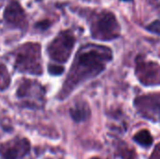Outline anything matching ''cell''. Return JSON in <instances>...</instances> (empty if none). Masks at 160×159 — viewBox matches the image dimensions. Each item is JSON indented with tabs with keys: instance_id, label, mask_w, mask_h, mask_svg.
Wrapping results in <instances>:
<instances>
[{
	"instance_id": "11",
	"label": "cell",
	"mask_w": 160,
	"mask_h": 159,
	"mask_svg": "<svg viewBox=\"0 0 160 159\" xmlns=\"http://www.w3.org/2000/svg\"><path fill=\"white\" fill-rule=\"evenodd\" d=\"M133 141L142 148H150L154 143V138L152 134L146 129H142L137 132L133 136Z\"/></svg>"
},
{
	"instance_id": "9",
	"label": "cell",
	"mask_w": 160,
	"mask_h": 159,
	"mask_svg": "<svg viewBox=\"0 0 160 159\" xmlns=\"http://www.w3.org/2000/svg\"><path fill=\"white\" fill-rule=\"evenodd\" d=\"M4 18L5 20L16 26V27H23L25 24V14L23 9L22 8V7L20 6V4L17 1H11L8 7L5 9V13H4Z\"/></svg>"
},
{
	"instance_id": "3",
	"label": "cell",
	"mask_w": 160,
	"mask_h": 159,
	"mask_svg": "<svg viewBox=\"0 0 160 159\" xmlns=\"http://www.w3.org/2000/svg\"><path fill=\"white\" fill-rule=\"evenodd\" d=\"M120 31L116 17L110 11L97 13L91 19V34L95 39L112 40L120 36Z\"/></svg>"
},
{
	"instance_id": "15",
	"label": "cell",
	"mask_w": 160,
	"mask_h": 159,
	"mask_svg": "<svg viewBox=\"0 0 160 159\" xmlns=\"http://www.w3.org/2000/svg\"><path fill=\"white\" fill-rule=\"evenodd\" d=\"M37 25H38V28H41L42 30H45V29H47L50 26V22L48 21H43V22H38Z\"/></svg>"
},
{
	"instance_id": "17",
	"label": "cell",
	"mask_w": 160,
	"mask_h": 159,
	"mask_svg": "<svg viewBox=\"0 0 160 159\" xmlns=\"http://www.w3.org/2000/svg\"><path fill=\"white\" fill-rule=\"evenodd\" d=\"M90 159H100V158H98V157H91Z\"/></svg>"
},
{
	"instance_id": "13",
	"label": "cell",
	"mask_w": 160,
	"mask_h": 159,
	"mask_svg": "<svg viewBox=\"0 0 160 159\" xmlns=\"http://www.w3.org/2000/svg\"><path fill=\"white\" fill-rule=\"evenodd\" d=\"M65 68L63 66L60 65H55V64H50L48 66V71L52 76H60L63 74Z\"/></svg>"
},
{
	"instance_id": "14",
	"label": "cell",
	"mask_w": 160,
	"mask_h": 159,
	"mask_svg": "<svg viewBox=\"0 0 160 159\" xmlns=\"http://www.w3.org/2000/svg\"><path fill=\"white\" fill-rule=\"evenodd\" d=\"M146 30L151 32V33L160 35V21L158 20V21H155V22H151L149 25L146 26Z\"/></svg>"
},
{
	"instance_id": "12",
	"label": "cell",
	"mask_w": 160,
	"mask_h": 159,
	"mask_svg": "<svg viewBox=\"0 0 160 159\" xmlns=\"http://www.w3.org/2000/svg\"><path fill=\"white\" fill-rule=\"evenodd\" d=\"M11 79L7 67L1 64L0 65V91L6 90L10 84Z\"/></svg>"
},
{
	"instance_id": "1",
	"label": "cell",
	"mask_w": 160,
	"mask_h": 159,
	"mask_svg": "<svg viewBox=\"0 0 160 159\" xmlns=\"http://www.w3.org/2000/svg\"><path fill=\"white\" fill-rule=\"evenodd\" d=\"M112 59V52L103 45L89 44L82 47L76 54L58 98L66 99L80 85L98 77Z\"/></svg>"
},
{
	"instance_id": "6",
	"label": "cell",
	"mask_w": 160,
	"mask_h": 159,
	"mask_svg": "<svg viewBox=\"0 0 160 159\" xmlns=\"http://www.w3.org/2000/svg\"><path fill=\"white\" fill-rule=\"evenodd\" d=\"M134 107L142 118L160 123V94H148L136 97Z\"/></svg>"
},
{
	"instance_id": "5",
	"label": "cell",
	"mask_w": 160,
	"mask_h": 159,
	"mask_svg": "<svg viewBox=\"0 0 160 159\" xmlns=\"http://www.w3.org/2000/svg\"><path fill=\"white\" fill-rule=\"evenodd\" d=\"M16 96L22 101V105L38 109L44 105L45 89L38 82L25 79L19 85Z\"/></svg>"
},
{
	"instance_id": "8",
	"label": "cell",
	"mask_w": 160,
	"mask_h": 159,
	"mask_svg": "<svg viewBox=\"0 0 160 159\" xmlns=\"http://www.w3.org/2000/svg\"><path fill=\"white\" fill-rule=\"evenodd\" d=\"M30 152V142L25 138H15L0 146V156L3 159H20Z\"/></svg>"
},
{
	"instance_id": "7",
	"label": "cell",
	"mask_w": 160,
	"mask_h": 159,
	"mask_svg": "<svg viewBox=\"0 0 160 159\" xmlns=\"http://www.w3.org/2000/svg\"><path fill=\"white\" fill-rule=\"evenodd\" d=\"M135 74L144 86L160 85V65L156 62L137 59Z\"/></svg>"
},
{
	"instance_id": "4",
	"label": "cell",
	"mask_w": 160,
	"mask_h": 159,
	"mask_svg": "<svg viewBox=\"0 0 160 159\" xmlns=\"http://www.w3.org/2000/svg\"><path fill=\"white\" fill-rule=\"evenodd\" d=\"M75 41V37L70 31L61 32L47 48L49 57L56 63H67L72 53Z\"/></svg>"
},
{
	"instance_id": "2",
	"label": "cell",
	"mask_w": 160,
	"mask_h": 159,
	"mask_svg": "<svg viewBox=\"0 0 160 159\" xmlns=\"http://www.w3.org/2000/svg\"><path fill=\"white\" fill-rule=\"evenodd\" d=\"M14 67L25 74L39 76L42 74L40 46L37 43H27L18 51L15 57Z\"/></svg>"
},
{
	"instance_id": "10",
	"label": "cell",
	"mask_w": 160,
	"mask_h": 159,
	"mask_svg": "<svg viewBox=\"0 0 160 159\" xmlns=\"http://www.w3.org/2000/svg\"><path fill=\"white\" fill-rule=\"evenodd\" d=\"M71 119L75 123H83L91 116V110L89 104L84 100L77 101L69 110Z\"/></svg>"
},
{
	"instance_id": "16",
	"label": "cell",
	"mask_w": 160,
	"mask_h": 159,
	"mask_svg": "<svg viewBox=\"0 0 160 159\" xmlns=\"http://www.w3.org/2000/svg\"><path fill=\"white\" fill-rule=\"evenodd\" d=\"M154 4H160V0H151Z\"/></svg>"
},
{
	"instance_id": "18",
	"label": "cell",
	"mask_w": 160,
	"mask_h": 159,
	"mask_svg": "<svg viewBox=\"0 0 160 159\" xmlns=\"http://www.w3.org/2000/svg\"><path fill=\"white\" fill-rule=\"evenodd\" d=\"M126 1H127V0H126Z\"/></svg>"
}]
</instances>
